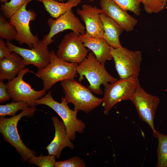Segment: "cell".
<instances>
[{"label": "cell", "mask_w": 167, "mask_h": 167, "mask_svg": "<svg viewBox=\"0 0 167 167\" xmlns=\"http://www.w3.org/2000/svg\"><path fill=\"white\" fill-rule=\"evenodd\" d=\"M104 65L97 60L94 54L89 52L86 58L78 64L77 72L79 75V81H81L85 76L88 81V88L93 93L101 95L104 92L101 85L113 83L118 79L111 75L106 70Z\"/></svg>", "instance_id": "1"}, {"label": "cell", "mask_w": 167, "mask_h": 167, "mask_svg": "<svg viewBox=\"0 0 167 167\" xmlns=\"http://www.w3.org/2000/svg\"><path fill=\"white\" fill-rule=\"evenodd\" d=\"M61 85L65 94V101L68 103L73 104L75 110L88 113L103 102V98L95 96L88 88L74 78L61 81Z\"/></svg>", "instance_id": "2"}, {"label": "cell", "mask_w": 167, "mask_h": 167, "mask_svg": "<svg viewBox=\"0 0 167 167\" xmlns=\"http://www.w3.org/2000/svg\"><path fill=\"white\" fill-rule=\"evenodd\" d=\"M35 106H28L22 110L19 114L11 118H0V132L3 136L4 140L15 148L20 155L23 162L28 161L31 157L35 156L36 153L22 142L18 131L17 125L22 117L33 116L36 110Z\"/></svg>", "instance_id": "3"}, {"label": "cell", "mask_w": 167, "mask_h": 167, "mask_svg": "<svg viewBox=\"0 0 167 167\" xmlns=\"http://www.w3.org/2000/svg\"><path fill=\"white\" fill-rule=\"evenodd\" d=\"M49 64L45 67L38 70L35 75L42 81L43 89L47 91L57 83L74 78L77 76L78 64L63 61L59 58L54 50L50 51Z\"/></svg>", "instance_id": "4"}, {"label": "cell", "mask_w": 167, "mask_h": 167, "mask_svg": "<svg viewBox=\"0 0 167 167\" xmlns=\"http://www.w3.org/2000/svg\"><path fill=\"white\" fill-rule=\"evenodd\" d=\"M64 97L61 98V102L55 100L49 91L44 96L36 100L35 105H44L54 111L60 117L65 126L67 134L70 139L74 141L76 138V133H83L85 128V123L77 118L78 111L70 109Z\"/></svg>", "instance_id": "5"}, {"label": "cell", "mask_w": 167, "mask_h": 167, "mask_svg": "<svg viewBox=\"0 0 167 167\" xmlns=\"http://www.w3.org/2000/svg\"><path fill=\"white\" fill-rule=\"evenodd\" d=\"M138 77L120 79L115 82L104 85L102 106L105 115L117 103L130 100L140 85Z\"/></svg>", "instance_id": "6"}, {"label": "cell", "mask_w": 167, "mask_h": 167, "mask_svg": "<svg viewBox=\"0 0 167 167\" xmlns=\"http://www.w3.org/2000/svg\"><path fill=\"white\" fill-rule=\"evenodd\" d=\"M110 53L120 79L138 77L142 60L141 51L131 50L122 46L111 47Z\"/></svg>", "instance_id": "7"}, {"label": "cell", "mask_w": 167, "mask_h": 167, "mask_svg": "<svg viewBox=\"0 0 167 167\" xmlns=\"http://www.w3.org/2000/svg\"><path fill=\"white\" fill-rule=\"evenodd\" d=\"M28 0L10 18V22L14 27L17 32L15 40L20 44L27 45L30 48L36 46L39 40L37 36L32 33L29 26L30 22L34 20L36 14L34 11L26 9Z\"/></svg>", "instance_id": "8"}, {"label": "cell", "mask_w": 167, "mask_h": 167, "mask_svg": "<svg viewBox=\"0 0 167 167\" xmlns=\"http://www.w3.org/2000/svg\"><path fill=\"white\" fill-rule=\"evenodd\" d=\"M28 72L34 73L28 68H24L16 77L8 81L6 84L8 92L13 101H24L32 106L36 105L35 101L45 95L46 91L35 90L24 80V75Z\"/></svg>", "instance_id": "9"}, {"label": "cell", "mask_w": 167, "mask_h": 167, "mask_svg": "<svg viewBox=\"0 0 167 167\" xmlns=\"http://www.w3.org/2000/svg\"><path fill=\"white\" fill-rule=\"evenodd\" d=\"M80 35L72 32L64 36L56 54L59 58L79 64L86 58L90 50L84 46Z\"/></svg>", "instance_id": "10"}, {"label": "cell", "mask_w": 167, "mask_h": 167, "mask_svg": "<svg viewBox=\"0 0 167 167\" xmlns=\"http://www.w3.org/2000/svg\"><path fill=\"white\" fill-rule=\"evenodd\" d=\"M130 101L134 105L140 119L149 125L155 137L156 131L154 122L160 99L146 92L140 85Z\"/></svg>", "instance_id": "11"}, {"label": "cell", "mask_w": 167, "mask_h": 167, "mask_svg": "<svg viewBox=\"0 0 167 167\" xmlns=\"http://www.w3.org/2000/svg\"><path fill=\"white\" fill-rule=\"evenodd\" d=\"M50 28L49 32L45 35L42 40L47 45L54 42V35L63 31L69 29L79 34L85 33V27L76 17L71 10L68 11L55 19L50 18L47 21Z\"/></svg>", "instance_id": "12"}, {"label": "cell", "mask_w": 167, "mask_h": 167, "mask_svg": "<svg viewBox=\"0 0 167 167\" xmlns=\"http://www.w3.org/2000/svg\"><path fill=\"white\" fill-rule=\"evenodd\" d=\"M6 44L11 50L23 58L26 66L32 65L40 70L46 67L50 62V51L42 41H39L37 44L31 49L17 46L8 41Z\"/></svg>", "instance_id": "13"}, {"label": "cell", "mask_w": 167, "mask_h": 167, "mask_svg": "<svg viewBox=\"0 0 167 167\" xmlns=\"http://www.w3.org/2000/svg\"><path fill=\"white\" fill-rule=\"evenodd\" d=\"M76 12L84 23L85 34L90 36L103 37L104 28L100 15L103 11L101 8L84 4L81 9L76 10Z\"/></svg>", "instance_id": "14"}, {"label": "cell", "mask_w": 167, "mask_h": 167, "mask_svg": "<svg viewBox=\"0 0 167 167\" xmlns=\"http://www.w3.org/2000/svg\"><path fill=\"white\" fill-rule=\"evenodd\" d=\"M100 5L103 13L117 23L124 30L127 32L133 30L138 20L113 0H100Z\"/></svg>", "instance_id": "15"}, {"label": "cell", "mask_w": 167, "mask_h": 167, "mask_svg": "<svg viewBox=\"0 0 167 167\" xmlns=\"http://www.w3.org/2000/svg\"><path fill=\"white\" fill-rule=\"evenodd\" d=\"M51 119L55 128V136L46 147V149L49 155H54L57 158H59L63 148L68 147L73 149L74 145L68 135L63 121L60 120L56 116L52 117Z\"/></svg>", "instance_id": "16"}, {"label": "cell", "mask_w": 167, "mask_h": 167, "mask_svg": "<svg viewBox=\"0 0 167 167\" xmlns=\"http://www.w3.org/2000/svg\"><path fill=\"white\" fill-rule=\"evenodd\" d=\"M79 36L84 46L92 51L100 63L105 65L106 61L112 59L111 47L103 37L90 36L86 34Z\"/></svg>", "instance_id": "17"}, {"label": "cell", "mask_w": 167, "mask_h": 167, "mask_svg": "<svg viewBox=\"0 0 167 167\" xmlns=\"http://www.w3.org/2000/svg\"><path fill=\"white\" fill-rule=\"evenodd\" d=\"M26 66L23 58L13 52L0 60V80H11L16 77Z\"/></svg>", "instance_id": "18"}, {"label": "cell", "mask_w": 167, "mask_h": 167, "mask_svg": "<svg viewBox=\"0 0 167 167\" xmlns=\"http://www.w3.org/2000/svg\"><path fill=\"white\" fill-rule=\"evenodd\" d=\"M104 28L103 37L112 47L116 48L122 46L119 36L124 30L113 19L103 13L100 14Z\"/></svg>", "instance_id": "19"}, {"label": "cell", "mask_w": 167, "mask_h": 167, "mask_svg": "<svg viewBox=\"0 0 167 167\" xmlns=\"http://www.w3.org/2000/svg\"><path fill=\"white\" fill-rule=\"evenodd\" d=\"M41 2L46 11L52 17L57 18L73 7L78 6L81 0H68L61 3L55 0H37Z\"/></svg>", "instance_id": "20"}, {"label": "cell", "mask_w": 167, "mask_h": 167, "mask_svg": "<svg viewBox=\"0 0 167 167\" xmlns=\"http://www.w3.org/2000/svg\"><path fill=\"white\" fill-rule=\"evenodd\" d=\"M155 137L158 140L156 167H167V135L156 131Z\"/></svg>", "instance_id": "21"}, {"label": "cell", "mask_w": 167, "mask_h": 167, "mask_svg": "<svg viewBox=\"0 0 167 167\" xmlns=\"http://www.w3.org/2000/svg\"><path fill=\"white\" fill-rule=\"evenodd\" d=\"M29 106L24 101L13 102L5 105H0V116L4 117L9 115H15L19 110H22Z\"/></svg>", "instance_id": "22"}, {"label": "cell", "mask_w": 167, "mask_h": 167, "mask_svg": "<svg viewBox=\"0 0 167 167\" xmlns=\"http://www.w3.org/2000/svg\"><path fill=\"white\" fill-rule=\"evenodd\" d=\"M16 35V31L14 27L1 15H0L1 38L10 41L15 39Z\"/></svg>", "instance_id": "23"}, {"label": "cell", "mask_w": 167, "mask_h": 167, "mask_svg": "<svg viewBox=\"0 0 167 167\" xmlns=\"http://www.w3.org/2000/svg\"><path fill=\"white\" fill-rule=\"evenodd\" d=\"M145 12L149 14L157 13L164 10L167 0H141Z\"/></svg>", "instance_id": "24"}, {"label": "cell", "mask_w": 167, "mask_h": 167, "mask_svg": "<svg viewBox=\"0 0 167 167\" xmlns=\"http://www.w3.org/2000/svg\"><path fill=\"white\" fill-rule=\"evenodd\" d=\"M28 0H11L2 4L1 10L4 15L10 18Z\"/></svg>", "instance_id": "25"}, {"label": "cell", "mask_w": 167, "mask_h": 167, "mask_svg": "<svg viewBox=\"0 0 167 167\" xmlns=\"http://www.w3.org/2000/svg\"><path fill=\"white\" fill-rule=\"evenodd\" d=\"M120 6L126 11H130L139 16L141 14V0H113Z\"/></svg>", "instance_id": "26"}, {"label": "cell", "mask_w": 167, "mask_h": 167, "mask_svg": "<svg viewBox=\"0 0 167 167\" xmlns=\"http://www.w3.org/2000/svg\"><path fill=\"white\" fill-rule=\"evenodd\" d=\"M55 156L49 155L47 156H35L30 158L28 160L31 164H34L39 167H53L56 162Z\"/></svg>", "instance_id": "27"}, {"label": "cell", "mask_w": 167, "mask_h": 167, "mask_svg": "<svg viewBox=\"0 0 167 167\" xmlns=\"http://www.w3.org/2000/svg\"><path fill=\"white\" fill-rule=\"evenodd\" d=\"M84 161L78 156L73 157L69 159L59 161H56L55 167H85Z\"/></svg>", "instance_id": "28"}, {"label": "cell", "mask_w": 167, "mask_h": 167, "mask_svg": "<svg viewBox=\"0 0 167 167\" xmlns=\"http://www.w3.org/2000/svg\"><path fill=\"white\" fill-rule=\"evenodd\" d=\"M6 84L3 80H0V102L9 100L11 98L7 90Z\"/></svg>", "instance_id": "29"}, {"label": "cell", "mask_w": 167, "mask_h": 167, "mask_svg": "<svg viewBox=\"0 0 167 167\" xmlns=\"http://www.w3.org/2000/svg\"><path fill=\"white\" fill-rule=\"evenodd\" d=\"M13 52L8 47L2 39H0V60L7 57Z\"/></svg>", "instance_id": "30"}, {"label": "cell", "mask_w": 167, "mask_h": 167, "mask_svg": "<svg viewBox=\"0 0 167 167\" xmlns=\"http://www.w3.org/2000/svg\"><path fill=\"white\" fill-rule=\"evenodd\" d=\"M0 2L1 3H4L6 2H8V0H0Z\"/></svg>", "instance_id": "31"}, {"label": "cell", "mask_w": 167, "mask_h": 167, "mask_svg": "<svg viewBox=\"0 0 167 167\" xmlns=\"http://www.w3.org/2000/svg\"><path fill=\"white\" fill-rule=\"evenodd\" d=\"M90 1L92 2L94 1L95 0H89Z\"/></svg>", "instance_id": "32"}, {"label": "cell", "mask_w": 167, "mask_h": 167, "mask_svg": "<svg viewBox=\"0 0 167 167\" xmlns=\"http://www.w3.org/2000/svg\"></svg>", "instance_id": "33"}]
</instances>
